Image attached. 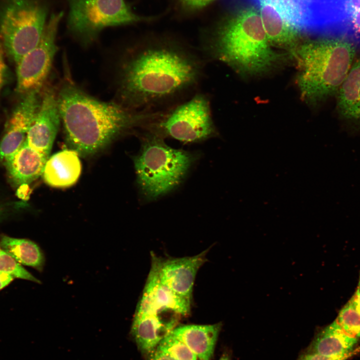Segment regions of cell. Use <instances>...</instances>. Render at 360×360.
<instances>
[{"label":"cell","mask_w":360,"mask_h":360,"mask_svg":"<svg viewBox=\"0 0 360 360\" xmlns=\"http://www.w3.org/2000/svg\"><path fill=\"white\" fill-rule=\"evenodd\" d=\"M354 48L344 38L308 42L294 48L304 98L316 101L338 92L352 65Z\"/></svg>","instance_id":"4"},{"label":"cell","mask_w":360,"mask_h":360,"mask_svg":"<svg viewBox=\"0 0 360 360\" xmlns=\"http://www.w3.org/2000/svg\"><path fill=\"white\" fill-rule=\"evenodd\" d=\"M336 320L346 332L360 338V310L352 297L340 310Z\"/></svg>","instance_id":"23"},{"label":"cell","mask_w":360,"mask_h":360,"mask_svg":"<svg viewBox=\"0 0 360 360\" xmlns=\"http://www.w3.org/2000/svg\"><path fill=\"white\" fill-rule=\"evenodd\" d=\"M68 29L83 42H88L110 26L152 20L153 17L134 14L124 0H68Z\"/></svg>","instance_id":"8"},{"label":"cell","mask_w":360,"mask_h":360,"mask_svg":"<svg viewBox=\"0 0 360 360\" xmlns=\"http://www.w3.org/2000/svg\"><path fill=\"white\" fill-rule=\"evenodd\" d=\"M358 340L346 332L336 320L317 332L306 350L326 356H338L354 350Z\"/></svg>","instance_id":"19"},{"label":"cell","mask_w":360,"mask_h":360,"mask_svg":"<svg viewBox=\"0 0 360 360\" xmlns=\"http://www.w3.org/2000/svg\"><path fill=\"white\" fill-rule=\"evenodd\" d=\"M2 249L1 248V247H0V254L1 252H2Z\"/></svg>","instance_id":"34"},{"label":"cell","mask_w":360,"mask_h":360,"mask_svg":"<svg viewBox=\"0 0 360 360\" xmlns=\"http://www.w3.org/2000/svg\"><path fill=\"white\" fill-rule=\"evenodd\" d=\"M9 211L8 204L0 201V220H2Z\"/></svg>","instance_id":"32"},{"label":"cell","mask_w":360,"mask_h":360,"mask_svg":"<svg viewBox=\"0 0 360 360\" xmlns=\"http://www.w3.org/2000/svg\"><path fill=\"white\" fill-rule=\"evenodd\" d=\"M14 279L10 275L0 272V290L8 286Z\"/></svg>","instance_id":"30"},{"label":"cell","mask_w":360,"mask_h":360,"mask_svg":"<svg viewBox=\"0 0 360 360\" xmlns=\"http://www.w3.org/2000/svg\"><path fill=\"white\" fill-rule=\"evenodd\" d=\"M190 301L178 296L162 284L151 267L136 311L152 314L173 312L184 316L190 312Z\"/></svg>","instance_id":"14"},{"label":"cell","mask_w":360,"mask_h":360,"mask_svg":"<svg viewBox=\"0 0 360 360\" xmlns=\"http://www.w3.org/2000/svg\"><path fill=\"white\" fill-rule=\"evenodd\" d=\"M56 94L66 141L80 156L96 154L126 130L144 128L156 113L100 100L68 80Z\"/></svg>","instance_id":"2"},{"label":"cell","mask_w":360,"mask_h":360,"mask_svg":"<svg viewBox=\"0 0 360 360\" xmlns=\"http://www.w3.org/2000/svg\"><path fill=\"white\" fill-rule=\"evenodd\" d=\"M150 354V360H176L167 354L156 348Z\"/></svg>","instance_id":"29"},{"label":"cell","mask_w":360,"mask_h":360,"mask_svg":"<svg viewBox=\"0 0 360 360\" xmlns=\"http://www.w3.org/2000/svg\"><path fill=\"white\" fill-rule=\"evenodd\" d=\"M352 298L357 308L360 310V274L356 290Z\"/></svg>","instance_id":"31"},{"label":"cell","mask_w":360,"mask_h":360,"mask_svg":"<svg viewBox=\"0 0 360 360\" xmlns=\"http://www.w3.org/2000/svg\"><path fill=\"white\" fill-rule=\"evenodd\" d=\"M5 54L4 46L0 42V93L4 85L7 74L8 68L5 60Z\"/></svg>","instance_id":"28"},{"label":"cell","mask_w":360,"mask_h":360,"mask_svg":"<svg viewBox=\"0 0 360 360\" xmlns=\"http://www.w3.org/2000/svg\"><path fill=\"white\" fill-rule=\"evenodd\" d=\"M62 16V12L51 15L38 44L16 64V90L18 94L40 92L47 80L58 48L56 36Z\"/></svg>","instance_id":"10"},{"label":"cell","mask_w":360,"mask_h":360,"mask_svg":"<svg viewBox=\"0 0 360 360\" xmlns=\"http://www.w3.org/2000/svg\"><path fill=\"white\" fill-rule=\"evenodd\" d=\"M60 123L56 91L46 89L42 94L34 120L26 142L48 159Z\"/></svg>","instance_id":"12"},{"label":"cell","mask_w":360,"mask_h":360,"mask_svg":"<svg viewBox=\"0 0 360 360\" xmlns=\"http://www.w3.org/2000/svg\"><path fill=\"white\" fill-rule=\"evenodd\" d=\"M220 323L176 327L170 334L185 344L200 360H210L221 329Z\"/></svg>","instance_id":"18"},{"label":"cell","mask_w":360,"mask_h":360,"mask_svg":"<svg viewBox=\"0 0 360 360\" xmlns=\"http://www.w3.org/2000/svg\"><path fill=\"white\" fill-rule=\"evenodd\" d=\"M156 349L176 360H197V357L182 342L170 333L159 343Z\"/></svg>","instance_id":"24"},{"label":"cell","mask_w":360,"mask_h":360,"mask_svg":"<svg viewBox=\"0 0 360 360\" xmlns=\"http://www.w3.org/2000/svg\"><path fill=\"white\" fill-rule=\"evenodd\" d=\"M220 360H230V356L227 354H224Z\"/></svg>","instance_id":"33"},{"label":"cell","mask_w":360,"mask_h":360,"mask_svg":"<svg viewBox=\"0 0 360 360\" xmlns=\"http://www.w3.org/2000/svg\"><path fill=\"white\" fill-rule=\"evenodd\" d=\"M0 246L21 264L32 267L39 271L43 269L44 254L34 242L4 235L0 238Z\"/></svg>","instance_id":"22"},{"label":"cell","mask_w":360,"mask_h":360,"mask_svg":"<svg viewBox=\"0 0 360 360\" xmlns=\"http://www.w3.org/2000/svg\"><path fill=\"white\" fill-rule=\"evenodd\" d=\"M269 44L258 9L248 6L212 34L204 49L211 59L254 74L268 70L280 58Z\"/></svg>","instance_id":"3"},{"label":"cell","mask_w":360,"mask_h":360,"mask_svg":"<svg viewBox=\"0 0 360 360\" xmlns=\"http://www.w3.org/2000/svg\"><path fill=\"white\" fill-rule=\"evenodd\" d=\"M0 272L8 274L14 278H18L40 284L35 278L12 256L2 250L0 254Z\"/></svg>","instance_id":"25"},{"label":"cell","mask_w":360,"mask_h":360,"mask_svg":"<svg viewBox=\"0 0 360 360\" xmlns=\"http://www.w3.org/2000/svg\"><path fill=\"white\" fill-rule=\"evenodd\" d=\"M81 170L79 154L76 151L70 148L49 156L42 176L48 186L64 188L72 186L77 182Z\"/></svg>","instance_id":"17"},{"label":"cell","mask_w":360,"mask_h":360,"mask_svg":"<svg viewBox=\"0 0 360 360\" xmlns=\"http://www.w3.org/2000/svg\"><path fill=\"white\" fill-rule=\"evenodd\" d=\"M48 158L30 148L26 140L4 159L8 177L18 190L42 176Z\"/></svg>","instance_id":"16"},{"label":"cell","mask_w":360,"mask_h":360,"mask_svg":"<svg viewBox=\"0 0 360 360\" xmlns=\"http://www.w3.org/2000/svg\"><path fill=\"white\" fill-rule=\"evenodd\" d=\"M144 136L134 164L140 190L146 198L152 200L177 186L194 158L190 152L169 146L156 134L147 131Z\"/></svg>","instance_id":"5"},{"label":"cell","mask_w":360,"mask_h":360,"mask_svg":"<svg viewBox=\"0 0 360 360\" xmlns=\"http://www.w3.org/2000/svg\"><path fill=\"white\" fill-rule=\"evenodd\" d=\"M208 250L194 256L164 258L151 254L152 267L160 282L178 296L191 302L196 273L206 260Z\"/></svg>","instance_id":"11"},{"label":"cell","mask_w":360,"mask_h":360,"mask_svg":"<svg viewBox=\"0 0 360 360\" xmlns=\"http://www.w3.org/2000/svg\"><path fill=\"white\" fill-rule=\"evenodd\" d=\"M337 92L341 115L348 119L360 120V58L352 65Z\"/></svg>","instance_id":"21"},{"label":"cell","mask_w":360,"mask_h":360,"mask_svg":"<svg viewBox=\"0 0 360 360\" xmlns=\"http://www.w3.org/2000/svg\"><path fill=\"white\" fill-rule=\"evenodd\" d=\"M204 68L200 55L182 43L170 40L143 43L123 60L117 102L136 110L164 109L194 94Z\"/></svg>","instance_id":"1"},{"label":"cell","mask_w":360,"mask_h":360,"mask_svg":"<svg viewBox=\"0 0 360 360\" xmlns=\"http://www.w3.org/2000/svg\"><path fill=\"white\" fill-rule=\"evenodd\" d=\"M180 318L174 314L135 313L130 333L139 349L149 354L176 327Z\"/></svg>","instance_id":"15"},{"label":"cell","mask_w":360,"mask_h":360,"mask_svg":"<svg viewBox=\"0 0 360 360\" xmlns=\"http://www.w3.org/2000/svg\"><path fill=\"white\" fill-rule=\"evenodd\" d=\"M184 8L190 10H200L206 6L214 0H178Z\"/></svg>","instance_id":"27"},{"label":"cell","mask_w":360,"mask_h":360,"mask_svg":"<svg viewBox=\"0 0 360 360\" xmlns=\"http://www.w3.org/2000/svg\"><path fill=\"white\" fill-rule=\"evenodd\" d=\"M360 350V348H357L342 355L329 356L311 352L305 349L300 353L296 360H347L356 354Z\"/></svg>","instance_id":"26"},{"label":"cell","mask_w":360,"mask_h":360,"mask_svg":"<svg viewBox=\"0 0 360 360\" xmlns=\"http://www.w3.org/2000/svg\"><path fill=\"white\" fill-rule=\"evenodd\" d=\"M144 128L163 138L170 137L184 142H200L217 134L210 100L200 92L158 110Z\"/></svg>","instance_id":"6"},{"label":"cell","mask_w":360,"mask_h":360,"mask_svg":"<svg viewBox=\"0 0 360 360\" xmlns=\"http://www.w3.org/2000/svg\"><path fill=\"white\" fill-rule=\"evenodd\" d=\"M272 6L298 32L331 34L338 24V0H252Z\"/></svg>","instance_id":"9"},{"label":"cell","mask_w":360,"mask_h":360,"mask_svg":"<svg viewBox=\"0 0 360 360\" xmlns=\"http://www.w3.org/2000/svg\"><path fill=\"white\" fill-rule=\"evenodd\" d=\"M46 6L38 0H4L0 6V42L16 64L38 42Z\"/></svg>","instance_id":"7"},{"label":"cell","mask_w":360,"mask_h":360,"mask_svg":"<svg viewBox=\"0 0 360 360\" xmlns=\"http://www.w3.org/2000/svg\"><path fill=\"white\" fill-rule=\"evenodd\" d=\"M256 4L269 42L294 48L300 32L285 22L270 6L262 2Z\"/></svg>","instance_id":"20"},{"label":"cell","mask_w":360,"mask_h":360,"mask_svg":"<svg viewBox=\"0 0 360 360\" xmlns=\"http://www.w3.org/2000/svg\"><path fill=\"white\" fill-rule=\"evenodd\" d=\"M32 92L22 96L5 126L0 142V160L15 152L26 140L38 109L42 95Z\"/></svg>","instance_id":"13"}]
</instances>
